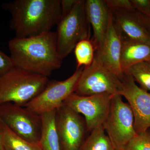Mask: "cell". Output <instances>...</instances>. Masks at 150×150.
<instances>
[{
    "label": "cell",
    "mask_w": 150,
    "mask_h": 150,
    "mask_svg": "<svg viewBox=\"0 0 150 150\" xmlns=\"http://www.w3.org/2000/svg\"><path fill=\"white\" fill-rule=\"evenodd\" d=\"M135 10L150 20V0H131Z\"/></svg>",
    "instance_id": "603a6c76"
},
{
    "label": "cell",
    "mask_w": 150,
    "mask_h": 150,
    "mask_svg": "<svg viewBox=\"0 0 150 150\" xmlns=\"http://www.w3.org/2000/svg\"><path fill=\"white\" fill-rule=\"evenodd\" d=\"M112 95L81 96L74 93L64 102L70 108L84 117L88 131L102 126L110 108Z\"/></svg>",
    "instance_id": "9c48e42d"
},
{
    "label": "cell",
    "mask_w": 150,
    "mask_h": 150,
    "mask_svg": "<svg viewBox=\"0 0 150 150\" xmlns=\"http://www.w3.org/2000/svg\"><path fill=\"white\" fill-rule=\"evenodd\" d=\"M79 150H115V147L101 126L90 132Z\"/></svg>",
    "instance_id": "e0dca14e"
},
{
    "label": "cell",
    "mask_w": 150,
    "mask_h": 150,
    "mask_svg": "<svg viewBox=\"0 0 150 150\" xmlns=\"http://www.w3.org/2000/svg\"><path fill=\"white\" fill-rule=\"evenodd\" d=\"M111 11H132L134 8L131 0H105Z\"/></svg>",
    "instance_id": "7402d4cb"
},
{
    "label": "cell",
    "mask_w": 150,
    "mask_h": 150,
    "mask_svg": "<svg viewBox=\"0 0 150 150\" xmlns=\"http://www.w3.org/2000/svg\"><path fill=\"white\" fill-rule=\"evenodd\" d=\"M0 120L17 135L38 144L41 131L40 115L12 103L0 105Z\"/></svg>",
    "instance_id": "ba28073f"
},
{
    "label": "cell",
    "mask_w": 150,
    "mask_h": 150,
    "mask_svg": "<svg viewBox=\"0 0 150 150\" xmlns=\"http://www.w3.org/2000/svg\"><path fill=\"white\" fill-rule=\"evenodd\" d=\"M48 77L14 67L0 76V105L24 106L47 86Z\"/></svg>",
    "instance_id": "3957f363"
},
{
    "label": "cell",
    "mask_w": 150,
    "mask_h": 150,
    "mask_svg": "<svg viewBox=\"0 0 150 150\" xmlns=\"http://www.w3.org/2000/svg\"><path fill=\"white\" fill-rule=\"evenodd\" d=\"M74 51L76 61V69L82 67L87 68L92 64L94 59L96 49L91 39L81 40L76 45Z\"/></svg>",
    "instance_id": "d6986e66"
},
{
    "label": "cell",
    "mask_w": 150,
    "mask_h": 150,
    "mask_svg": "<svg viewBox=\"0 0 150 150\" xmlns=\"http://www.w3.org/2000/svg\"><path fill=\"white\" fill-rule=\"evenodd\" d=\"M0 150H6L4 146L1 128H0Z\"/></svg>",
    "instance_id": "484cf974"
},
{
    "label": "cell",
    "mask_w": 150,
    "mask_h": 150,
    "mask_svg": "<svg viewBox=\"0 0 150 150\" xmlns=\"http://www.w3.org/2000/svg\"><path fill=\"white\" fill-rule=\"evenodd\" d=\"M149 62V63H150V62Z\"/></svg>",
    "instance_id": "f1b7e54d"
},
{
    "label": "cell",
    "mask_w": 150,
    "mask_h": 150,
    "mask_svg": "<svg viewBox=\"0 0 150 150\" xmlns=\"http://www.w3.org/2000/svg\"><path fill=\"white\" fill-rule=\"evenodd\" d=\"M124 150H150V134L149 131L137 134L123 148Z\"/></svg>",
    "instance_id": "44dd1931"
},
{
    "label": "cell",
    "mask_w": 150,
    "mask_h": 150,
    "mask_svg": "<svg viewBox=\"0 0 150 150\" xmlns=\"http://www.w3.org/2000/svg\"><path fill=\"white\" fill-rule=\"evenodd\" d=\"M121 88V79L94 59L90 66L83 68L74 93L81 96L114 95L120 94Z\"/></svg>",
    "instance_id": "52a82bcc"
},
{
    "label": "cell",
    "mask_w": 150,
    "mask_h": 150,
    "mask_svg": "<svg viewBox=\"0 0 150 150\" xmlns=\"http://www.w3.org/2000/svg\"><path fill=\"white\" fill-rule=\"evenodd\" d=\"M40 115L41 131L38 145L41 150H62L56 127V110Z\"/></svg>",
    "instance_id": "2e32d148"
},
{
    "label": "cell",
    "mask_w": 150,
    "mask_h": 150,
    "mask_svg": "<svg viewBox=\"0 0 150 150\" xmlns=\"http://www.w3.org/2000/svg\"><path fill=\"white\" fill-rule=\"evenodd\" d=\"M123 74L120 94L128 101L133 111L136 133L146 132L150 129V93L137 85L131 76Z\"/></svg>",
    "instance_id": "8fae6325"
},
{
    "label": "cell",
    "mask_w": 150,
    "mask_h": 150,
    "mask_svg": "<svg viewBox=\"0 0 150 150\" xmlns=\"http://www.w3.org/2000/svg\"><path fill=\"white\" fill-rule=\"evenodd\" d=\"M121 66L123 73L133 65L150 61V46L122 38Z\"/></svg>",
    "instance_id": "9a60e30c"
},
{
    "label": "cell",
    "mask_w": 150,
    "mask_h": 150,
    "mask_svg": "<svg viewBox=\"0 0 150 150\" xmlns=\"http://www.w3.org/2000/svg\"><path fill=\"white\" fill-rule=\"evenodd\" d=\"M87 17L93 30L91 40L96 51L104 40L110 19V10L105 0L85 1Z\"/></svg>",
    "instance_id": "5bb4252c"
},
{
    "label": "cell",
    "mask_w": 150,
    "mask_h": 150,
    "mask_svg": "<svg viewBox=\"0 0 150 150\" xmlns=\"http://www.w3.org/2000/svg\"><path fill=\"white\" fill-rule=\"evenodd\" d=\"M111 11L113 23L122 38L150 46L149 19L135 10Z\"/></svg>",
    "instance_id": "7c38bea8"
},
{
    "label": "cell",
    "mask_w": 150,
    "mask_h": 150,
    "mask_svg": "<svg viewBox=\"0 0 150 150\" xmlns=\"http://www.w3.org/2000/svg\"><path fill=\"white\" fill-rule=\"evenodd\" d=\"M90 26L86 14L85 1L79 0L71 12L61 18L57 25L55 32L57 50L63 60L79 41L90 39Z\"/></svg>",
    "instance_id": "277c9868"
},
{
    "label": "cell",
    "mask_w": 150,
    "mask_h": 150,
    "mask_svg": "<svg viewBox=\"0 0 150 150\" xmlns=\"http://www.w3.org/2000/svg\"><path fill=\"white\" fill-rule=\"evenodd\" d=\"M6 150H41L38 144L30 143L17 135L0 120Z\"/></svg>",
    "instance_id": "ac0fdd59"
},
{
    "label": "cell",
    "mask_w": 150,
    "mask_h": 150,
    "mask_svg": "<svg viewBox=\"0 0 150 150\" xmlns=\"http://www.w3.org/2000/svg\"><path fill=\"white\" fill-rule=\"evenodd\" d=\"M15 67L10 56L0 50V76L8 71Z\"/></svg>",
    "instance_id": "cb8c5ba5"
},
{
    "label": "cell",
    "mask_w": 150,
    "mask_h": 150,
    "mask_svg": "<svg viewBox=\"0 0 150 150\" xmlns=\"http://www.w3.org/2000/svg\"><path fill=\"white\" fill-rule=\"evenodd\" d=\"M122 40L121 34L113 23L110 10L107 32L102 44L96 51L94 59L120 79L123 75L121 66Z\"/></svg>",
    "instance_id": "4fadbf2b"
},
{
    "label": "cell",
    "mask_w": 150,
    "mask_h": 150,
    "mask_svg": "<svg viewBox=\"0 0 150 150\" xmlns=\"http://www.w3.org/2000/svg\"><path fill=\"white\" fill-rule=\"evenodd\" d=\"M11 58L15 67L48 77L62 66L56 32L26 38L15 37L8 42Z\"/></svg>",
    "instance_id": "7a4b0ae2"
},
{
    "label": "cell",
    "mask_w": 150,
    "mask_h": 150,
    "mask_svg": "<svg viewBox=\"0 0 150 150\" xmlns=\"http://www.w3.org/2000/svg\"><path fill=\"white\" fill-rule=\"evenodd\" d=\"M148 131H149V132L150 134V129H149V130H148Z\"/></svg>",
    "instance_id": "83f0119b"
},
{
    "label": "cell",
    "mask_w": 150,
    "mask_h": 150,
    "mask_svg": "<svg viewBox=\"0 0 150 150\" xmlns=\"http://www.w3.org/2000/svg\"><path fill=\"white\" fill-rule=\"evenodd\" d=\"M115 150H124L123 149H122V148H117L116 147H115Z\"/></svg>",
    "instance_id": "4316f807"
},
{
    "label": "cell",
    "mask_w": 150,
    "mask_h": 150,
    "mask_svg": "<svg viewBox=\"0 0 150 150\" xmlns=\"http://www.w3.org/2000/svg\"><path fill=\"white\" fill-rule=\"evenodd\" d=\"M123 73L131 76L140 87L150 93V64L148 62L131 66Z\"/></svg>",
    "instance_id": "ffe728a7"
},
{
    "label": "cell",
    "mask_w": 150,
    "mask_h": 150,
    "mask_svg": "<svg viewBox=\"0 0 150 150\" xmlns=\"http://www.w3.org/2000/svg\"><path fill=\"white\" fill-rule=\"evenodd\" d=\"M56 121L62 150H79L88 131L80 114L64 104L56 110Z\"/></svg>",
    "instance_id": "30bf717a"
},
{
    "label": "cell",
    "mask_w": 150,
    "mask_h": 150,
    "mask_svg": "<svg viewBox=\"0 0 150 150\" xmlns=\"http://www.w3.org/2000/svg\"><path fill=\"white\" fill-rule=\"evenodd\" d=\"M84 67L76 69L70 77L64 81L48 82L45 88L24 106L28 110L40 115L57 109L75 92L78 81Z\"/></svg>",
    "instance_id": "8992f818"
},
{
    "label": "cell",
    "mask_w": 150,
    "mask_h": 150,
    "mask_svg": "<svg viewBox=\"0 0 150 150\" xmlns=\"http://www.w3.org/2000/svg\"><path fill=\"white\" fill-rule=\"evenodd\" d=\"M79 0H61V17L67 15L74 8Z\"/></svg>",
    "instance_id": "d4e9b609"
},
{
    "label": "cell",
    "mask_w": 150,
    "mask_h": 150,
    "mask_svg": "<svg viewBox=\"0 0 150 150\" xmlns=\"http://www.w3.org/2000/svg\"><path fill=\"white\" fill-rule=\"evenodd\" d=\"M61 0H14L4 3L10 13L9 26L16 37L26 38L51 31L62 15Z\"/></svg>",
    "instance_id": "6da1fadb"
},
{
    "label": "cell",
    "mask_w": 150,
    "mask_h": 150,
    "mask_svg": "<svg viewBox=\"0 0 150 150\" xmlns=\"http://www.w3.org/2000/svg\"><path fill=\"white\" fill-rule=\"evenodd\" d=\"M122 97L118 94L112 96L108 114L102 126L114 146L123 149L137 134L134 129L133 111Z\"/></svg>",
    "instance_id": "5b68a950"
}]
</instances>
